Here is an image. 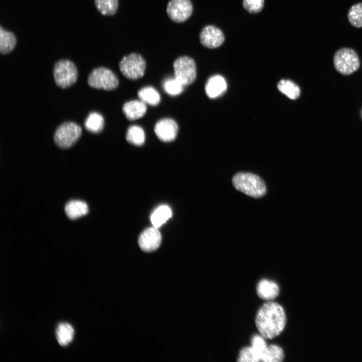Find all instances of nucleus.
<instances>
[{
  "label": "nucleus",
  "mask_w": 362,
  "mask_h": 362,
  "mask_svg": "<svg viewBox=\"0 0 362 362\" xmlns=\"http://www.w3.org/2000/svg\"><path fill=\"white\" fill-rule=\"evenodd\" d=\"M178 126L172 119L164 118L158 121L155 125L154 132L162 141L167 142L174 140L177 134Z\"/></svg>",
  "instance_id": "11"
},
{
  "label": "nucleus",
  "mask_w": 362,
  "mask_h": 362,
  "mask_svg": "<svg viewBox=\"0 0 362 362\" xmlns=\"http://www.w3.org/2000/svg\"><path fill=\"white\" fill-rule=\"evenodd\" d=\"M65 211L67 217L71 219H76L86 215L88 211L87 204L80 200H72L65 207Z\"/></svg>",
  "instance_id": "17"
},
{
  "label": "nucleus",
  "mask_w": 362,
  "mask_h": 362,
  "mask_svg": "<svg viewBox=\"0 0 362 362\" xmlns=\"http://www.w3.org/2000/svg\"><path fill=\"white\" fill-rule=\"evenodd\" d=\"M17 38L13 32L7 30L2 26L0 28V52L7 54L16 47Z\"/></svg>",
  "instance_id": "16"
},
{
  "label": "nucleus",
  "mask_w": 362,
  "mask_h": 362,
  "mask_svg": "<svg viewBox=\"0 0 362 362\" xmlns=\"http://www.w3.org/2000/svg\"><path fill=\"white\" fill-rule=\"evenodd\" d=\"M174 77L184 86L192 83L197 74L196 65L193 58L187 56L176 59L173 64Z\"/></svg>",
  "instance_id": "8"
},
{
  "label": "nucleus",
  "mask_w": 362,
  "mask_h": 362,
  "mask_svg": "<svg viewBox=\"0 0 362 362\" xmlns=\"http://www.w3.org/2000/svg\"><path fill=\"white\" fill-rule=\"evenodd\" d=\"M81 128L77 124L73 122H66L55 130L54 141L60 148H68L77 142L81 136Z\"/></svg>",
  "instance_id": "5"
},
{
  "label": "nucleus",
  "mask_w": 362,
  "mask_h": 362,
  "mask_svg": "<svg viewBox=\"0 0 362 362\" xmlns=\"http://www.w3.org/2000/svg\"><path fill=\"white\" fill-rule=\"evenodd\" d=\"M279 292L278 285L267 279L261 280L256 286L257 295L263 300H269L275 298L279 295Z\"/></svg>",
  "instance_id": "15"
},
{
  "label": "nucleus",
  "mask_w": 362,
  "mask_h": 362,
  "mask_svg": "<svg viewBox=\"0 0 362 362\" xmlns=\"http://www.w3.org/2000/svg\"><path fill=\"white\" fill-rule=\"evenodd\" d=\"M237 361L240 362H258L257 356L251 346L245 347L240 351Z\"/></svg>",
  "instance_id": "29"
},
{
  "label": "nucleus",
  "mask_w": 362,
  "mask_h": 362,
  "mask_svg": "<svg viewBox=\"0 0 362 362\" xmlns=\"http://www.w3.org/2000/svg\"><path fill=\"white\" fill-rule=\"evenodd\" d=\"M284 352L283 349L276 344L267 345L261 353L260 361L281 362L284 358Z\"/></svg>",
  "instance_id": "19"
},
{
  "label": "nucleus",
  "mask_w": 362,
  "mask_h": 362,
  "mask_svg": "<svg viewBox=\"0 0 362 362\" xmlns=\"http://www.w3.org/2000/svg\"><path fill=\"white\" fill-rule=\"evenodd\" d=\"M53 72L55 82L60 87H68L77 80V67L70 60L61 59L57 61L54 65Z\"/></svg>",
  "instance_id": "4"
},
{
  "label": "nucleus",
  "mask_w": 362,
  "mask_h": 362,
  "mask_svg": "<svg viewBox=\"0 0 362 362\" xmlns=\"http://www.w3.org/2000/svg\"><path fill=\"white\" fill-rule=\"evenodd\" d=\"M85 128L93 133L101 132L104 127V119L103 116L98 112L90 113L84 123Z\"/></svg>",
  "instance_id": "20"
},
{
  "label": "nucleus",
  "mask_w": 362,
  "mask_h": 362,
  "mask_svg": "<svg viewBox=\"0 0 362 362\" xmlns=\"http://www.w3.org/2000/svg\"><path fill=\"white\" fill-rule=\"evenodd\" d=\"M161 242V235L157 228L149 227L140 235L138 243L141 249L145 252H151L157 249Z\"/></svg>",
  "instance_id": "12"
},
{
  "label": "nucleus",
  "mask_w": 362,
  "mask_h": 362,
  "mask_svg": "<svg viewBox=\"0 0 362 362\" xmlns=\"http://www.w3.org/2000/svg\"><path fill=\"white\" fill-rule=\"evenodd\" d=\"M163 86L167 94L175 96L183 92L185 86L174 77L173 78H168L164 80Z\"/></svg>",
  "instance_id": "27"
},
{
  "label": "nucleus",
  "mask_w": 362,
  "mask_h": 362,
  "mask_svg": "<svg viewBox=\"0 0 362 362\" xmlns=\"http://www.w3.org/2000/svg\"><path fill=\"white\" fill-rule=\"evenodd\" d=\"M98 11L105 16L115 15L118 10V0H94Z\"/></svg>",
  "instance_id": "25"
},
{
  "label": "nucleus",
  "mask_w": 362,
  "mask_h": 362,
  "mask_svg": "<svg viewBox=\"0 0 362 362\" xmlns=\"http://www.w3.org/2000/svg\"><path fill=\"white\" fill-rule=\"evenodd\" d=\"M232 183L237 190L252 198L262 197L266 192L263 180L253 173H238L233 177Z\"/></svg>",
  "instance_id": "2"
},
{
  "label": "nucleus",
  "mask_w": 362,
  "mask_h": 362,
  "mask_svg": "<svg viewBox=\"0 0 362 362\" xmlns=\"http://www.w3.org/2000/svg\"><path fill=\"white\" fill-rule=\"evenodd\" d=\"M225 40L223 32L213 25H207L204 27L200 34V41L205 47L210 49L220 47Z\"/></svg>",
  "instance_id": "10"
},
{
  "label": "nucleus",
  "mask_w": 362,
  "mask_h": 362,
  "mask_svg": "<svg viewBox=\"0 0 362 362\" xmlns=\"http://www.w3.org/2000/svg\"><path fill=\"white\" fill-rule=\"evenodd\" d=\"M126 139L129 143L134 145H142L145 139L144 131L140 126H131L128 129Z\"/></svg>",
  "instance_id": "24"
},
{
  "label": "nucleus",
  "mask_w": 362,
  "mask_h": 362,
  "mask_svg": "<svg viewBox=\"0 0 362 362\" xmlns=\"http://www.w3.org/2000/svg\"><path fill=\"white\" fill-rule=\"evenodd\" d=\"M74 330L68 323H61L56 329V337L58 343L62 346L68 345L74 338Z\"/></svg>",
  "instance_id": "18"
},
{
  "label": "nucleus",
  "mask_w": 362,
  "mask_h": 362,
  "mask_svg": "<svg viewBox=\"0 0 362 362\" xmlns=\"http://www.w3.org/2000/svg\"><path fill=\"white\" fill-rule=\"evenodd\" d=\"M279 90L292 100L297 99L300 95L299 86L290 80H281L278 84Z\"/></svg>",
  "instance_id": "23"
},
{
  "label": "nucleus",
  "mask_w": 362,
  "mask_h": 362,
  "mask_svg": "<svg viewBox=\"0 0 362 362\" xmlns=\"http://www.w3.org/2000/svg\"><path fill=\"white\" fill-rule=\"evenodd\" d=\"M172 215L170 209L167 206H161L158 207L152 214L151 221L153 227L158 228L171 217Z\"/></svg>",
  "instance_id": "22"
},
{
  "label": "nucleus",
  "mask_w": 362,
  "mask_h": 362,
  "mask_svg": "<svg viewBox=\"0 0 362 362\" xmlns=\"http://www.w3.org/2000/svg\"><path fill=\"white\" fill-rule=\"evenodd\" d=\"M87 83L92 87L106 90L114 89L119 84L115 74L110 69L104 67L93 69L88 76Z\"/></svg>",
  "instance_id": "7"
},
{
  "label": "nucleus",
  "mask_w": 362,
  "mask_h": 362,
  "mask_svg": "<svg viewBox=\"0 0 362 362\" xmlns=\"http://www.w3.org/2000/svg\"><path fill=\"white\" fill-rule=\"evenodd\" d=\"M255 322L262 337L273 338L279 335L285 327L286 316L284 309L277 302L265 303L258 310Z\"/></svg>",
  "instance_id": "1"
},
{
  "label": "nucleus",
  "mask_w": 362,
  "mask_h": 362,
  "mask_svg": "<svg viewBox=\"0 0 362 362\" xmlns=\"http://www.w3.org/2000/svg\"><path fill=\"white\" fill-rule=\"evenodd\" d=\"M227 89V83L223 77L220 75L211 76L206 82L205 91L207 96L214 99L221 96Z\"/></svg>",
  "instance_id": "13"
},
{
  "label": "nucleus",
  "mask_w": 362,
  "mask_h": 362,
  "mask_svg": "<svg viewBox=\"0 0 362 362\" xmlns=\"http://www.w3.org/2000/svg\"><path fill=\"white\" fill-rule=\"evenodd\" d=\"M119 66L124 76L130 79L136 80L143 76L146 62L139 54L132 53L124 56L120 60Z\"/></svg>",
  "instance_id": "6"
},
{
  "label": "nucleus",
  "mask_w": 362,
  "mask_h": 362,
  "mask_svg": "<svg viewBox=\"0 0 362 362\" xmlns=\"http://www.w3.org/2000/svg\"><path fill=\"white\" fill-rule=\"evenodd\" d=\"M193 10L191 0H170L166 7L170 19L175 23H182L192 15Z\"/></svg>",
  "instance_id": "9"
},
{
  "label": "nucleus",
  "mask_w": 362,
  "mask_h": 362,
  "mask_svg": "<svg viewBox=\"0 0 362 362\" xmlns=\"http://www.w3.org/2000/svg\"><path fill=\"white\" fill-rule=\"evenodd\" d=\"M347 19L354 27H362V3L356 4L350 8L347 13Z\"/></svg>",
  "instance_id": "26"
},
{
  "label": "nucleus",
  "mask_w": 362,
  "mask_h": 362,
  "mask_svg": "<svg viewBox=\"0 0 362 362\" xmlns=\"http://www.w3.org/2000/svg\"><path fill=\"white\" fill-rule=\"evenodd\" d=\"M264 0H243L244 8L250 13H257L261 11Z\"/></svg>",
  "instance_id": "30"
},
{
  "label": "nucleus",
  "mask_w": 362,
  "mask_h": 362,
  "mask_svg": "<svg viewBox=\"0 0 362 362\" xmlns=\"http://www.w3.org/2000/svg\"><path fill=\"white\" fill-rule=\"evenodd\" d=\"M126 117L129 120H135L142 117L145 114L146 104L140 100H133L125 103L122 108Z\"/></svg>",
  "instance_id": "14"
},
{
  "label": "nucleus",
  "mask_w": 362,
  "mask_h": 362,
  "mask_svg": "<svg viewBox=\"0 0 362 362\" xmlns=\"http://www.w3.org/2000/svg\"><path fill=\"white\" fill-rule=\"evenodd\" d=\"M138 96L141 101L151 106H156L160 102L159 94L151 86L141 88L138 92Z\"/></svg>",
  "instance_id": "21"
},
{
  "label": "nucleus",
  "mask_w": 362,
  "mask_h": 362,
  "mask_svg": "<svg viewBox=\"0 0 362 362\" xmlns=\"http://www.w3.org/2000/svg\"><path fill=\"white\" fill-rule=\"evenodd\" d=\"M333 61L336 70L344 75L353 73L360 66L357 53L349 48H342L338 50L334 55Z\"/></svg>",
  "instance_id": "3"
},
{
  "label": "nucleus",
  "mask_w": 362,
  "mask_h": 362,
  "mask_svg": "<svg viewBox=\"0 0 362 362\" xmlns=\"http://www.w3.org/2000/svg\"><path fill=\"white\" fill-rule=\"evenodd\" d=\"M266 343L264 340V338L261 335H254L251 338V347L256 353L258 361H260V358L261 353L267 347Z\"/></svg>",
  "instance_id": "28"
}]
</instances>
